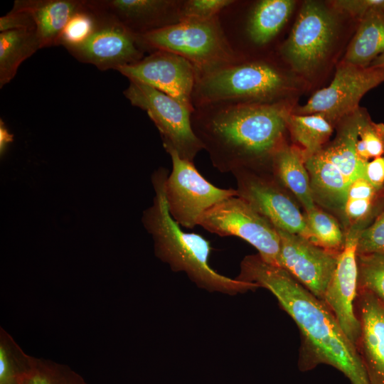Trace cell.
<instances>
[{
  "mask_svg": "<svg viewBox=\"0 0 384 384\" xmlns=\"http://www.w3.org/2000/svg\"><path fill=\"white\" fill-rule=\"evenodd\" d=\"M235 279L270 291L294 320L301 333L300 370L326 364L341 372L351 384H370L355 344L333 313L284 269L266 262L259 254L247 255Z\"/></svg>",
  "mask_w": 384,
  "mask_h": 384,
  "instance_id": "1",
  "label": "cell"
},
{
  "mask_svg": "<svg viewBox=\"0 0 384 384\" xmlns=\"http://www.w3.org/2000/svg\"><path fill=\"white\" fill-rule=\"evenodd\" d=\"M290 112L282 102L210 105L195 108L191 124L219 171H271Z\"/></svg>",
  "mask_w": 384,
  "mask_h": 384,
  "instance_id": "2",
  "label": "cell"
},
{
  "mask_svg": "<svg viewBox=\"0 0 384 384\" xmlns=\"http://www.w3.org/2000/svg\"><path fill=\"white\" fill-rule=\"evenodd\" d=\"M168 176L165 168L153 173L154 203L142 217L144 226L154 239L156 257L174 272H184L197 286L210 292L236 294L259 287L221 275L210 267V242L199 234L183 231L169 212L165 189Z\"/></svg>",
  "mask_w": 384,
  "mask_h": 384,
  "instance_id": "3",
  "label": "cell"
},
{
  "mask_svg": "<svg viewBox=\"0 0 384 384\" xmlns=\"http://www.w3.org/2000/svg\"><path fill=\"white\" fill-rule=\"evenodd\" d=\"M289 88L287 77L262 61L237 62L198 73L194 108L217 104L274 103Z\"/></svg>",
  "mask_w": 384,
  "mask_h": 384,
  "instance_id": "4",
  "label": "cell"
},
{
  "mask_svg": "<svg viewBox=\"0 0 384 384\" xmlns=\"http://www.w3.org/2000/svg\"><path fill=\"white\" fill-rule=\"evenodd\" d=\"M136 37L144 51L165 50L177 54L191 62L198 73L240 61L218 17L180 21Z\"/></svg>",
  "mask_w": 384,
  "mask_h": 384,
  "instance_id": "5",
  "label": "cell"
},
{
  "mask_svg": "<svg viewBox=\"0 0 384 384\" xmlns=\"http://www.w3.org/2000/svg\"><path fill=\"white\" fill-rule=\"evenodd\" d=\"M198 225L221 237L243 239L257 250L263 260L279 266L280 238L276 228L241 197L215 204L200 217Z\"/></svg>",
  "mask_w": 384,
  "mask_h": 384,
  "instance_id": "6",
  "label": "cell"
},
{
  "mask_svg": "<svg viewBox=\"0 0 384 384\" xmlns=\"http://www.w3.org/2000/svg\"><path fill=\"white\" fill-rule=\"evenodd\" d=\"M172 161V170L166 182L169 212L181 226L192 229L200 217L219 202L238 196L236 189L220 188L207 181L193 162L181 158L170 146L164 147Z\"/></svg>",
  "mask_w": 384,
  "mask_h": 384,
  "instance_id": "7",
  "label": "cell"
},
{
  "mask_svg": "<svg viewBox=\"0 0 384 384\" xmlns=\"http://www.w3.org/2000/svg\"><path fill=\"white\" fill-rule=\"evenodd\" d=\"M124 96L148 114L159 129L164 147L173 148L190 161L204 149L192 128V112L176 100L144 83L129 80Z\"/></svg>",
  "mask_w": 384,
  "mask_h": 384,
  "instance_id": "8",
  "label": "cell"
},
{
  "mask_svg": "<svg viewBox=\"0 0 384 384\" xmlns=\"http://www.w3.org/2000/svg\"><path fill=\"white\" fill-rule=\"evenodd\" d=\"M336 27V18L324 5L305 1L282 48L284 56L296 71L312 74L327 56Z\"/></svg>",
  "mask_w": 384,
  "mask_h": 384,
  "instance_id": "9",
  "label": "cell"
},
{
  "mask_svg": "<svg viewBox=\"0 0 384 384\" xmlns=\"http://www.w3.org/2000/svg\"><path fill=\"white\" fill-rule=\"evenodd\" d=\"M384 82L383 67H361L343 61L331 84L317 90L307 102L291 111L297 114L319 113L338 122L358 109L363 95Z\"/></svg>",
  "mask_w": 384,
  "mask_h": 384,
  "instance_id": "10",
  "label": "cell"
},
{
  "mask_svg": "<svg viewBox=\"0 0 384 384\" xmlns=\"http://www.w3.org/2000/svg\"><path fill=\"white\" fill-rule=\"evenodd\" d=\"M238 196L249 203L276 228L308 240L304 214L270 171L239 169L232 172Z\"/></svg>",
  "mask_w": 384,
  "mask_h": 384,
  "instance_id": "11",
  "label": "cell"
},
{
  "mask_svg": "<svg viewBox=\"0 0 384 384\" xmlns=\"http://www.w3.org/2000/svg\"><path fill=\"white\" fill-rule=\"evenodd\" d=\"M117 71L129 80L144 83L169 95L194 112L192 95L198 73L186 58L171 52L156 50Z\"/></svg>",
  "mask_w": 384,
  "mask_h": 384,
  "instance_id": "12",
  "label": "cell"
},
{
  "mask_svg": "<svg viewBox=\"0 0 384 384\" xmlns=\"http://www.w3.org/2000/svg\"><path fill=\"white\" fill-rule=\"evenodd\" d=\"M93 1L100 11L97 28L83 43L67 48L68 52L79 61L92 64L100 70H117L142 60L144 50L136 35Z\"/></svg>",
  "mask_w": 384,
  "mask_h": 384,
  "instance_id": "13",
  "label": "cell"
},
{
  "mask_svg": "<svg viewBox=\"0 0 384 384\" xmlns=\"http://www.w3.org/2000/svg\"><path fill=\"white\" fill-rule=\"evenodd\" d=\"M276 229L280 238L279 267L323 301L339 252L321 247L299 235Z\"/></svg>",
  "mask_w": 384,
  "mask_h": 384,
  "instance_id": "14",
  "label": "cell"
},
{
  "mask_svg": "<svg viewBox=\"0 0 384 384\" xmlns=\"http://www.w3.org/2000/svg\"><path fill=\"white\" fill-rule=\"evenodd\" d=\"M361 231L349 229L338 261L325 291L323 302L334 315L343 331L355 344L361 326L355 310L358 293L357 240Z\"/></svg>",
  "mask_w": 384,
  "mask_h": 384,
  "instance_id": "15",
  "label": "cell"
},
{
  "mask_svg": "<svg viewBox=\"0 0 384 384\" xmlns=\"http://www.w3.org/2000/svg\"><path fill=\"white\" fill-rule=\"evenodd\" d=\"M355 310L361 332L356 343L370 384H384V304L370 292L358 289Z\"/></svg>",
  "mask_w": 384,
  "mask_h": 384,
  "instance_id": "16",
  "label": "cell"
},
{
  "mask_svg": "<svg viewBox=\"0 0 384 384\" xmlns=\"http://www.w3.org/2000/svg\"><path fill=\"white\" fill-rule=\"evenodd\" d=\"M96 4L135 35L180 22L182 1L95 0Z\"/></svg>",
  "mask_w": 384,
  "mask_h": 384,
  "instance_id": "17",
  "label": "cell"
},
{
  "mask_svg": "<svg viewBox=\"0 0 384 384\" xmlns=\"http://www.w3.org/2000/svg\"><path fill=\"white\" fill-rule=\"evenodd\" d=\"M315 205L337 214L341 221L350 184L348 179L329 161L321 150L305 159Z\"/></svg>",
  "mask_w": 384,
  "mask_h": 384,
  "instance_id": "18",
  "label": "cell"
},
{
  "mask_svg": "<svg viewBox=\"0 0 384 384\" xmlns=\"http://www.w3.org/2000/svg\"><path fill=\"white\" fill-rule=\"evenodd\" d=\"M85 0H16L12 8L30 14L41 48L58 46L62 33Z\"/></svg>",
  "mask_w": 384,
  "mask_h": 384,
  "instance_id": "19",
  "label": "cell"
},
{
  "mask_svg": "<svg viewBox=\"0 0 384 384\" xmlns=\"http://www.w3.org/2000/svg\"><path fill=\"white\" fill-rule=\"evenodd\" d=\"M271 171L276 179L301 203L305 211L314 208L305 156L296 146L282 144L274 153Z\"/></svg>",
  "mask_w": 384,
  "mask_h": 384,
  "instance_id": "20",
  "label": "cell"
},
{
  "mask_svg": "<svg viewBox=\"0 0 384 384\" xmlns=\"http://www.w3.org/2000/svg\"><path fill=\"white\" fill-rule=\"evenodd\" d=\"M384 207V189H378L360 176L350 184L342 219L344 231H361L370 225Z\"/></svg>",
  "mask_w": 384,
  "mask_h": 384,
  "instance_id": "21",
  "label": "cell"
},
{
  "mask_svg": "<svg viewBox=\"0 0 384 384\" xmlns=\"http://www.w3.org/2000/svg\"><path fill=\"white\" fill-rule=\"evenodd\" d=\"M346 52L343 61L363 68L384 53V12L367 10Z\"/></svg>",
  "mask_w": 384,
  "mask_h": 384,
  "instance_id": "22",
  "label": "cell"
},
{
  "mask_svg": "<svg viewBox=\"0 0 384 384\" xmlns=\"http://www.w3.org/2000/svg\"><path fill=\"white\" fill-rule=\"evenodd\" d=\"M358 109L338 122L335 139L321 149L326 158L336 166L351 183L362 176L366 164L358 159L356 150Z\"/></svg>",
  "mask_w": 384,
  "mask_h": 384,
  "instance_id": "23",
  "label": "cell"
},
{
  "mask_svg": "<svg viewBox=\"0 0 384 384\" xmlns=\"http://www.w3.org/2000/svg\"><path fill=\"white\" fill-rule=\"evenodd\" d=\"M40 48L36 28L0 32V87L10 82L20 65Z\"/></svg>",
  "mask_w": 384,
  "mask_h": 384,
  "instance_id": "24",
  "label": "cell"
},
{
  "mask_svg": "<svg viewBox=\"0 0 384 384\" xmlns=\"http://www.w3.org/2000/svg\"><path fill=\"white\" fill-rule=\"evenodd\" d=\"M295 4L296 1L292 0L259 1L247 23L250 40L259 46L270 42L286 23Z\"/></svg>",
  "mask_w": 384,
  "mask_h": 384,
  "instance_id": "25",
  "label": "cell"
},
{
  "mask_svg": "<svg viewBox=\"0 0 384 384\" xmlns=\"http://www.w3.org/2000/svg\"><path fill=\"white\" fill-rule=\"evenodd\" d=\"M287 129L293 140L301 147L305 159L319 152L333 132V123L319 113L297 114L290 112Z\"/></svg>",
  "mask_w": 384,
  "mask_h": 384,
  "instance_id": "26",
  "label": "cell"
},
{
  "mask_svg": "<svg viewBox=\"0 0 384 384\" xmlns=\"http://www.w3.org/2000/svg\"><path fill=\"white\" fill-rule=\"evenodd\" d=\"M304 217L310 242L334 252L342 250L346 233L334 215L316 206L306 211Z\"/></svg>",
  "mask_w": 384,
  "mask_h": 384,
  "instance_id": "27",
  "label": "cell"
},
{
  "mask_svg": "<svg viewBox=\"0 0 384 384\" xmlns=\"http://www.w3.org/2000/svg\"><path fill=\"white\" fill-rule=\"evenodd\" d=\"M33 357L26 354L12 337L0 330V384H20Z\"/></svg>",
  "mask_w": 384,
  "mask_h": 384,
  "instance_id": "28",
  "label": "cell"
},
{
  "mask_svg": "<svg viewBox=\"0 0 384 384\" xmlns=\"http://www.w3.org/2000/svg\"><path fill=\"white\" fill-rule=\"evenodd\" d=\"M356 154L363 163L384 156V124L373 122L367 112L358 109Z\"/></svg>",
  "mask_w": 384,
  "mask_h": 384,
  "instance_id": "29",
  "label": "cell"
},
{
  "mask_svg": "<svg viewBox=\"0 0 384 384\" xmlns=\"http://www.w3.org/2000/svg\"><path fill=\"white\" fill-rule=\"evenodd\" d=\"M100 11L93 0H85L83 6L68 21L59 45L66 49L86 41L97 28Z\"/></svg>",
  "mask_w": 384,
  "mask_h": 384,
  "instance_id": "30",
  "label": "cell"
},
{
  "mask_svg": "<svg viewBox=\"0 0 384 384\" xmlns=\"http://www.w3.org/2000/svg\"><path fill=\"white\" fill-rule=\"evenodd\" d=\"M20 384H87L65 365L33 357L29 370Z\"/></svg>",
  "mask_w": 384,
  "mask_h": 384,
  "instance_id": "31",
  "label": "cell"
},
{
  "mask_svg": "<svg viewBox=\"0 0 384 384\" xmlns=\"http://www.w3.org/2000/svg\"><path fill=\"white\" fill-rule=\"evenodd\" d=\"M358 289L370 292L384 304V254L357 255Z\"/></svg>",
  "mask_w": 384,
  "mask_h": 384,
  "instance_id": "32",
  "label": "cell"
},
{
  "mask_svg": "<svg viewBox=\"0 0 384 384\" xmlns=\"http://www.w3.org/2000/svg\"><path fill=\"white\" fill-rule=\"evenodd\" d=\"M235 2L233 0L182 1L180 8V21L213 19L218 17L221 11Z\"/></svg>",
  "mask_w": 384,
  "mask_h": 384,
  "instance_id": "33",
  "label": "cell"
},
{
  "mask_svg": "<svg viewBox=\"0 0 384 384\" xmlns=\"http://www.w3.org/2000/svg\"><path fill=\"white\" fill-rule=\"evenodd\" d=\"M357 255L384 254V207L358 237Z\"/></svg>",
  "mask_w": 384,
  "mask_h": 384,
  "instance_id": "34",
  "label": "cell"
},
{
  "mask_svg": "<svg viewBox=\"0 0 384 384\" xmlns=\"http://www.w3.org/2000/svg\"><path fill=\"white\" fill-rule=\"evenodd\" d=\"M332 5L336 10L358 19L369 9L384 12V0H338L333 1Z\"/></svg>",
  "mask_w": 384,
  "mask_h": 384,
  "instance_id": "35",
  "label": "cell"
},
{
  "mask_svg": "<svg viewBox=\"0 0 384 384\" xmlns=\"http://www.w3.org/2000/svg\"><path fill=\"white\" fill-rule=\"evenodd\" d=\"M23 28H36L33 18L26 11L12 8L0 18V32Z\"/></svg>",
  "mask_w": 384,
  "mask_h": 384,
  "instance_id": "36",
  "label": "cell"
},
{
  "mask_svg": "<svg viewBox=\"0 0 384 384\" xmlns=\"http://www.w3.org/2000/svg\"><path fill=\"white\" fill-rule=\"evenodd\" d=\"M362 177L378 189H384V156L367 162Z\"/></svg>",
  "mask_w": 384,
  "mask_h": 384,
  "instance_id": "37",
  "label": "cell"
},
{
  "mask_svg": "<svg viewBox=\"0 0 384 384\" xmlns=\"http://www.w3.org/2000/svg\"><path fill=\"white\" fill-rule=\"evenodd\" d=\"M13 141V134H10L4 122L0 120V152L2 154L7 145Z\"/></svg>",
  "mask_w": 384,
  "mask_h": 384,
  "instance_id": "38",
  "label": "cell"
},
{
  "mask_svg": "<svg viewBox=\"0 0 384 384\" xmlns=\"http://www.w3.org/2000/svg\"><path fill=\"white\" fill-rule=\"evenodd\" d=\"M369 66L371 67H383L384 68V53L376 58Z\"/></svg>",
  "mask_w": 384,
  "mask_h": 384,
  "instance_id": "39",
  "label": "cell"
}]
</instances>
